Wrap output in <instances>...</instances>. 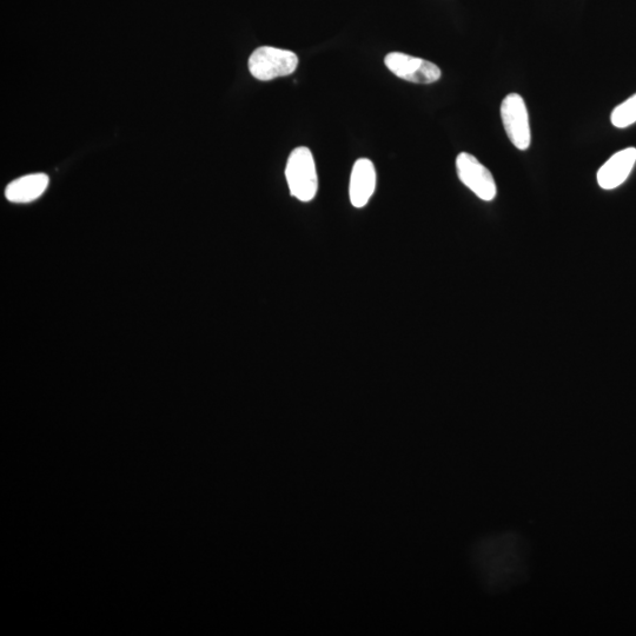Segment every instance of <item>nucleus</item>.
I'll return each mask as SVG.
<instances>
[{
    "label": "nucleus",
    "instance_id": "obj_1",
    "mask_svg": "<svg viewBox=\"0 0 636 636\" xmlns=\"http://www.w3.org/2000/svg\"><path fill=\"white\" fill-rule=\"evenodd\" d=\"M286 178L291 196L303 203L314 200L318 190V177L314 156L308 148L300 147L291 152Z\"/></svg>",
    "mask_w": 636,
    "mask_h": 636
},
{
    "label": "nucleus",
    "instance_id": "obj_7",
    "mask_svg": "<svg viewBox=\"0 0 636 636\" xmlns=\"http://www.w3.org/2000/svg\"><path fill=\"white\" fill-rule=\"evenodd\" d=\"M636 164V149L627 148L616 152L602 165L598 172V183L602 189L613 190L627 181Z\"/></svg>",
    "mask_w": 636,
    "mask_h": 636
},
{
    "label": "nucleus",
    "instance_id": "obj_8",
    "mask_svg": "<svg viewBox=\"0 0 636 636\" xmlns=\"http://www.w3.org/2000/svg\"><path fill=\"white\" fill-rule=\"evenodd\" d=\"M49 177L45 174L28 175L11 182L5 196L12 203H30L38 200L48 189Z\"/></svg>",
    "mask_w": 636,
    "mask_h": 636
},
{
    "label": "nucleus",
    "instance_id": "obj_2",
    "mask_svg": "<svg viewBox=\"0 0 636 636\" xmlns=\"http://www.w3.org/2000/svg\"><path fill=\"white\" fill-rule=\"evenodd\" d=\"M297 66L296 53L273 48V46H262L256 49L249 58L250 74L262 82L293 75Z\"/></svg>",
    "mask_w": 636,
    "mask_h": 636
},
{
    "label": "nucleus",
    "instance_id": "obj_6",
    "mask_svg": "<svg viewBox=\"0 0 636 636\" xmlns=\"http://www.w3.org/2000/svg\"><path fill=\"white\" fill-rule=\"evenodd\" d=\"M376 189V169L373 162L367 158H360L351 170L349 197L353 207H366Z\"/></svg>",
    "mask_w": 636,
    "mask_h": 636
},
{
    "label": "nucleus",
    "instance_id": "obj_4",
    "mask_svg": "<svg viewBox=\"0 0 636 636\" xmlns=\"http://www.w3.org/2000/svg\"><path fill=\"white\" fill-rule=\"evenodd\" d=\"M384 63L396 77L410 83L433 84L442 76V71L436 64L402 52L388 53Z\"/></svg>",
    "mask_w": 636,
    "mask_h": 636
},
{
    "label": "nucleus",
    "instance_id": "obj_3",
    "mask_svg": "<svg viewBox=\"0 0 636 636\" xmlns=\"http://www.w3.org/2000/svg\"><path fill=\"white\" fill-rule=\"evenodd\" d=\"M501 118L506 134L516 149L526 151L532 143L528 109L519 94H510L501 104Z\"/></svg>",
    "mask_w": 636,
    "mask_h": 636
},
{
    "label": "nucleus",
    "instance_id": "obj_9",
    "mask_svg": "<svg viewBox=\"0 0 636 636\" xmlns=\"http://www.w3.org/2000/svg\"><path fill=\"white\" fill-rule=\"evenodd\" d=\"M611 122L618 129H626L636 123V94L616 106L611 115Z\"/></svg>",
    "mask_w": 636,
    "mask_h": 636
},
{
    "label": "nucleus",
    "instance_id": "obj_5",
    "mask_svg": "<svg viewBox=\"0 0 636 636\" xmlns=\"http://www.w3.org/2000/svg\"><path fill=\"white\" fill-rule=\"evenodd\" d=\"M457 176L469 190L485 202H492L498 194V188L492 172L467 152H461L456 158Z\"/></svg>",
    "mask_w": 636,
    "mask_h": 636
}]
</instances>
